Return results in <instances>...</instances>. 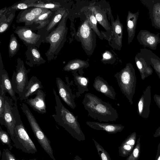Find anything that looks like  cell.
Instances as JSON below:
<instances>
[{
	"instance_id": "cell-8",
	"label": "cell",
	"mask_w": 160,
	"mask_h": 160,
	"mask_svg": "<svg viewBox=\"0 0 160 160\" xmlns=\"http://www.w3.org/2000/svg\"><path fill=\"white\" fill-rule=\"evenodd\" d=\"M14 32L27 47L30 46L39 48L43 42L41 36L33 32L28 27L25 26L17 27Z\"/></svg>"
},
{
	"instance_id": "cell-22",
	"label": "cell",
	"mask_w": 160,
	"mask_h": 160,
	"mask_svg": "<svg viewBox=\"0 0 160 160\" xmlns=\"http://www.w3.org/2000/svg\"><path fill=\"white\" fill-rule=\"evenodd\" d=\"M0 90L7 92L12 98L17 102V100L11 81L9 78L8 73L4 69L0 71Z\"/></svg>"
},
{
	"instance_id": "cell-39",
	"label": "cell",
	"mask_w": 160,
	"mask_h": 160,
	"mask_svg": "<svg viewBox=\"0 0 160 160\" xmlns=\"http://www.w3.org/2000/svg\"><path fill=\"white\" fill-rule=\"evenodd\" d=\"M6 92L0 90V123L2 125H4V98Z\"/></svg>"
},
{
	"instance_id": "cell-4",
	"label": "cell",
	"mask_w": 160,
	"mask_h": 160,
	"mask_svg": "<svg viewBox=\"0 0 160 160\" xmlns=\"http://www.w3.org/2000/svg\"><path fill=\"white\" fill-rule=\"evenodd\" d=\"M14 105L16 124L13 139L12 140L13 145L16 148L25 153L35 154L38 152L37 149L21 120L17 102H15Z\"/></svg>"
},
{
	"instance_id": "cell-34",
	"label": "cell",
	"mask_w": 160,
	"mask_h": 160,
	"mask_svg": "<svg viewBox=\"0 0 160 160\" xmlns=\"http://www.w3.org/2000/svg\"><path fill=\"white\" fill-rule=\"evenodd\" d=\"M20 45L16 37L13 33L11 36L8 46L9 54L10 57H12L18 52L19 48Z\"/></svg>"
},
{
	"instance_id": "cell-11",
	"label": "cell",
	"mask_w": 160,
	"mask_h": 160,
	"mask_svg": "<svg viewBox=\"0 0 160 160\" xmlns=\"http://www.w3.org/2000/svg\"><path fill=\"white\" fill-rule=\"evenodd\" d=\"M137 38L139 43L144 48L148 47L153 50H156L157 46L160 43V33L154 34L146 30H141L138 32Z\"/></svg>"
},
{
	"instance_id": "cell-16",
	"label": "cell",
	"mask_w": 160,
	"mask_h": 160,
	"mask_svg": "<svg viewBox=\"0 0 160 160\" xmlns=\"http://www.w3.org/2000/svg\"><path fill=\"white\" fill-rule=\"evenodd\" d=\"M112 34L110 42L113 48L120 50L122 47L123 26L117 15V19L112 21Z\"/></svg>"
},
{
	"instance_id": "cell-25",
	"label": "cell",
	"mask_w": 160,
	"mask_h": 160,
	"mask_svg": "<svg viewBox=\"0 0 160 160\" xmlns=\"http://www.w3.org/2000/svg\"><path fill=\"white\" fill-rule=\"evenodd\" d=\"M136 136V132H133L122 142L118 148L119 156L125 157L130 154L135 143Z\"/></svg>"
},
{
	"instance_id": "cell-17",
	"label": "cell",
	"mask_w": 160,
	"mask_h": 160,
	"mask_svg": "<svg viewBox=\"0 0 160 160\" xmlns=\"http://www.w3.org/2000/svg\"><path fill=\"white\" fill-rule=\"evenodd\" d=\"M66 12L64 7L61 8L56 11L49 23L39 30L37 34L41 36L43 40L56 27Z\"/></svg>"
},
{
	"instance_id": "cell-23",
	"label": "cell",
	"mask_w": 160,
	"mask_h": 160,
	"mask_svg": "<svg viewBox=\"0 0 160 160\" xmlns=\"http://www.w3.org/2000/svg\"><path fill=\"white\" fill-rule=\"evenodd\" d=\"M43 86L41 81L36 76H33L30 79L26 87L24 89L21 97V100H26L30 96L33 95L34 93L38 89H41Z\"/></svg>"
},
{
	"instance_id": "cell-41",
	"label": "cell",
	"mask_w": 160,
	"mask_h": 160,
	"mask_svg": "<svg viewBox=\"0 0 160 160\" xmlns=\"http://www.w3.org/2000/svg\"><path fill=\"white\" fill-rule=\"evenodd\" d=\"M28 9V10L37 17L46 12L48 9L38 7H31Z\"/></svg>"
},
{
	"instance_id": "cell-6",
	"label": "cell",
	"mask_w": 160,
	"mask_h": 160,
	"mask_svg": "<svg viewBox=\"0 0 160 160\" xmlns=\"http://www.w3.org/2000/svg\"><path fill=\"white\" fill-rule=\"evenodd\" d=\"M21 108L22 112L27 117L34 135L38 143L50 158L52 160H56L53 155L51 142L41 128L32 113L24 103L22 104Z\"/></svg>"
},
{
	"instance_id": "cell-28",
	"label": "cell",
	"mask_w": 160,
	"mask_h": 160,
	"mask_svg": "<svg viewBox=\"0 0 160 160\" xmlns=\"http://www.w3.org/2000/svg\"><path fill=\"white\" fill-rule=\"evenodd\" d=\"M89 63L86 61L79 59H75L69 61L63 67L64 70L66 71L75 72L87 68Z\"/></svg>"
},
{
	"instance_id": "cell-48",
	"label": "cell",
	"mask_w": 160,
	"mask_h": 160,
	"mask_svg": "<svg viewBox=\"0 0 160 160\" xmlns=\"http://www.w3.org/2000/svg\"><path fill=\"white\" fill-rule=\"evenodd\" d=\"M157 74L158 76L159 79H160V74H158V73H157Z\"/></svg>"
},
{
	"instance_id": "cell-42",
	"label": "cell",
	"mask_w": 160,
	"mask_h": 160,
	"mask_svg": "<svg viewBox=\"0 0 160 160\" xmlns=\"http://www.w3.org/2000/svg\"><path fill=\"white\" fill-rule=\"evenodd\" d=\"M113 58L112 53L108 51L105 52L102 55V61L104 62H108L111 60Z\"/></svg>"
},
{
	"instance_id": "cell-31",
	"label": "cell",
	"mask_w": 160,
	"mask_h": 160,
	"mask_svg": "<svg viewBox=\"0 0 160 160\" xmlns=\"http://www.w3.org/2000/svg\"><path fill=\"white\" fill-rule=\"evenodd\" d=\"M9 10L10 12L8 16H6L5 12L0 17V34L3 33L8 29L14 18L16 11L10 9Z\"/></svg>"
},
{
	"instance_id": "cell-5",
	"label": "cell",
	"mask_w": 160,
	"mask_h": 160,
	"mask_svg": "<svg viewBox=\"0 0 160 160\" xmlns=\"http://www.w3.org/2000/svg\"><path fill=\"white\" fill-rule=\"evenodd\" d=\"M121 91L131 105L133 103V98L135 93L136 77L134 68L130 63L114 75Z\"/></svg>"
},
{
	"instance_id": "cell-40",
	"label": "cell",
	"mask_w": 160,
	"mask_h": 160,
	"mask_svg": "<svg viewBox=\"0 0 160 160\" xmlns=\"http://www.w3.org/2000/svg\"><path fill=\"white\" fill-rule=\"evenodd\" d=\"M1 158V160H18L14 155L8 148L3 149Z\"/></svg>"
},
{
	"instance_id": "cell-46",
	"label": "cell",
	"mask_w": 160,
	"mask_h": 160,
	"mask_svg": "<svg viewBox=\"0 0 160 160\" xmlns=\"http://www.w3.org/2000/svg\"><path fill=\"white\" fill-rule=\"evenodd\" d=\"M156 134L160 135V126L157 129L156 132Z\"/></svg>"
},
{
	"instance_id": "cell-44",
	"label": "cell",
	"mask_w": 160,
	"mask_h": 160,
	"mask_svg": "<svg viewBox=\"0 0 160 160\" xmlns=\"http://www.w3.org/2000/svg\"><path fill=\"white\" fill-rule=\"evenodd\" d=\"M7 8L5 7L2 9H1L0 10V17H2L6 12Z\"/></svg>"
},
{
	"instance_id": "cell-43",
	"label": "cell",
	"mask_w": 160,
	"mask_h": 160,
	"mask_svg": "<svg viewBox=\"0 0 160 160\" xmlns=\"http://www.w3.org/2000/svg\"><path fill=\"white\" fill-rule=\"evenodd\" d=\"M153 98L157 105L160 109V96L155 94L154 95Z\"/></svg>"
},
{
	"instance_id": "cell-49",
	"label": "cell",
	"mask_w": 160,
	"mask_h": 160,
	"mask_svg": "<svg viewBox=\"0 0 160 160\" xmlns=\"http://www.w3.org/2000/svg\"><path fill=\"white\" fill-rule=\"evenodd\" d=\"M158 160H160V157H159V158H158Z\"/></svg>"
},
{
	"instance_id": "cell-13",
	"label": "cell",
	"mask_w": 160,
	"mask_h": 160,
	"mask_svg": "<svg viewBox=\"0 0 160 160\" xmlns=\"http://www.w3.org/2000/svg\"><path fill=\"white\" fill-rule=\"evenodd\" d=\"M151 99V86L149 85L143 92L137 103L138 113L144 119H148L149 117Z\"/></svg>"
},
{
	"instance_id": "cell-37",
	"label": "cell",
	"mask_w": 160,
	"mask_h": 160,
	"mask_svg": "<svg viewBox=\"0 0 160 160\" xmlns=\"http://www.w3.org/2000/svg\"><path fill=\"white\" fill-rule=\"evenodd\" d=\"M37 0H25L22 2H18L14 4L9 7L10 9L14 10L15 11L20 10H25L30 8V5L32 3L36 2Z\"/></svg>"
},
{
	"instance_id": "cell-38",
	"label": "cell",
	"mask_w": 160,
	"mask_h": 160,
	"mask_svg": "<svg viewBox=\"0 0 160 160\" xmlns=\"http://www.w3.org/2000/svg\"><path fill=\"white\" fill-rule=\"evenodd\" d=\"M93 141L101 160H112L108 152L94 139Z\"/></svg>"
},
{
	"instance_id": "cell-19",
	"label": "cell",
	"mask_w": 160,
	"mask_h": 160,
	"mask_svg": "<svg viewBox=\"0 0 160 160\" xmlns=\"http://www.w3.org/2000/svg\"><path fill=\"white\" fill-rule=\"evenodd\" d=\"M86 124L90 128L98 130H103L109 134H115L121 132L124 127L121 124L87 121Z\"/></svg>"
},
{
	"instance_id": "cell-21",
	"label": "cell",
	"mask_w": 160,
	"mask_h": 160,
	"mask_svg": "<svg viewBox=\"0 0 160 160\" xmlns=\"http://www.w3.org/2000/svg\"><path fill=\"white\" fill-rule=\"evenodd\" d=\"M139 15V11L132 13L128 11L127 17V29L128 34V43L130 44L134 37L137 24Z\"/></svg>"
},
{
	"instance_id": "cell-2",
	"label": "cell",
	"mask_w": 160,
	"mask_h": 160,
	"mask_svg": "<svg viewBox=\"0 0 160 160\" xmlns=\"http://www.w3.org/2000/svg\"><path fill=\"white\" fill-rule=\"evenodd\" d=\"M53 92L56 105L55 107V113L52 115V116L55 121L75 139L79 141L85 140L84 134L78 120V116L75 115L63 105L54 89Z\"/></svg>"
},
{
	"instance_id": "cell-47",
	"label": "cell",
	"mask_w": 160,
	"mask_h": 160,
	"mask_svg": "<svg viewBox=\"0 0 160 160\" xmlns=\"http://www.w3.org/2000/svg\"><path fill=\"white\" fill-rule=\"evenodd\" d=\"M37 160L36 159L34 158V159H29V160H25V159H22L21 160Z\"/></svg>"
},
{
	"instance_id": "cell-27",
	"label": "cell",
	"mask_w": 160,
	"mask_h": 160,
	"mask_svg": "<svg viewBox=\"0 0 160 160\" xmlns=\"http://www.w3.org/2000/svg\"><path fill=\"white\" fill-rule=\"evenodd\" d=\"M28 47L26 55L27 58H32L29 60L31 63L34 65H39L46 62L42 57L37 47L32 46H28Z\"/></svg>"
},
{
	"instance_id": "cell-26",
	"label": "cell",
	"mask_w": 160,
	"mask_h": 160,
	"mask_svg": "<svg viewBox=\"0 0 160 160\" xmlns=\"http://www.w3.org/2000/svg\"><path fill=\"white\" fill-rule=\"evenodd\" d=\"M72 72L74 82L78 90V92H76V95L78 97H79L85 92L88 91V86L89 83V79L88 78L83 76L82 74L79 75L76 71Z\"/></svg>"
},
{
	"instance_id": "cell-3",
	"label": "cell",
	"mask_w": 160,
	"mask_h": 160,
	"mask_svg": "<svg viewBox=\"0 0 160 160\" xmlns=\"http://www.w3.org/2000/svg\"><path fill=\"white\" fill-rule=\"evenodd\" d=\"M68 15L66 12L56 27L43 39V42L49 43L50 45L45 53L49 61L55 59L66 41L68 30L66 25Z\"/></svg>"
},
{
	"instance_id": "cell-1",
	"label": "cell",
	"mask_w": 160,
	"mask_h": 160,
	"mask_svg": "<svg viewBox=\"0 0 160 160\" xmlns=\"http://www.w3.org/2000/svg\"><path fill=\"white\" fill-rule=\"evenodd\" d=\"M82 103L88 112V116L100 122L115 121L118 118L116 109L93 94L86 93Z\"/></svg>"
},
{
	"instance_id": "cell-12",
	"label": "cell",
	"mask_w": 160,
	"mask_h": 160,
	"mask_svg": "<svg viewBox=\"0 0 160 160\" xmlns=\"http://www.w3.org/2000/svg\"><path fill=\"white\" fill-rule=\"evenodd\" d=\"M148 9L152 27L160 30V0H140Z\"/></svg>"
},
{
	"instance_id": "cell-14",
	"label": "cell",
	"mask_w": 160,
	"mask_h": 160,
	"mask_svg": "<svg viewBox=\"0 0 160 160\" xmlns=\"http://www.w3.org/2000/svg\"><path fill=\"white\" fill-rule=\"evenodd\" d=\"M56 84L59 94L63 101L71 108L74 109L76 107L75 102V96L71 89L60 78H57Z\"/></svg>"
},
{
	"instance_id": "cell-15",
	"label": "cell",
	"mask_w": 160,
	"mask_h": 160,
	"mask_svg": "<svg viewBox=\"0 0 160 160\" xmlns=\"http://www.w3.org/2000/svg\"><path fill=\"white\" fill-rule=\"evenodd\" d=\"M34 94H35L36 96L33 98L27 99V103L38 113H45L46 112L45 93L41 89H38L34 93Z\"/></svg>"
},
{
	"instance_id": "cell-24",
	"label": "cell",
	"mask_w": 160,
	"mask_h": 160,
	"mask_svg": "<svg viewBox=\"0 0 160 160\" xmlns=\"http://www.w3.org/2000/svg\"><path fill=\"white\" fill-rule=\"evenodd\" d=\"M140 52L156 73L160 74V58L151 50L146 48L140 49Z\"/></svg>"
},
{
	"instance_id": "cell-32",
	"label": "cell",
	"mask_w": 160,
	"mask_h": 160,
	"mask_svg": "<svg viewBox=\"0 0 160 160\" xmlns=\"http://www.w3.org/2000/svg\"><path fill=\"white\" fill-rule=\"evenodd\" d=\"M91 11L93 12L97 21L106 30H109L110 28L105 14L94 7L91 8Z\"/></svg>"
},
{
	"instance_id": "cell-7",
	"label": "cell",
	"mask_w": 160,
	"mask_h": 160,
	"mask_svg": "<svg viewBox=\"0 0 160 160\" xmlns=\"http://www.w3.org/2000/svg\"><path fill=\"white\" fill-rule=\"evenodd\" d=\"M28 71L23 62L20 58L17 59L16 72L13 71L11 80L14 92L18 94L19 98L28 85Z\"/></svg>"
},
{
	"instance_id": "cell-20",
	"label": "cell",
	"mask_w": 160,
	"mask_h": 160,
	"mask_svg": "<svg viewBox=\"0 0 160 160\" xmlns=\"http://www.w3.org/2000/svg\"><path fill=\"white\" fill-rule=\"evenodd\" d=\"M134 59L142 80H144L152 74L153 71L152 67L148 63L140 52L137 53Z\"/></svg>"
},
{
	"instance_id": "cell-35",
	"label": "cell",
	"mask_w": 160,
	"mask_h": 160,
	"mask_svg": "<svg viewBox=\"0 0 160 160\" xmlns=\"http://www.w3.org/2000/svg\"><path fill=\"white\" fill-rule=\"evenodd\" d=\"M86 18L88 19L89 25L92 30L96 33L98 36L101 39H102L103 36L100 32L97 26V21L91 11V13H87Z\"/></svg>"
},
{
	"instance_id": "cell-30",
	"label": "cell",
	"mask_w": 160,
	"mask_h": 160,
	"mask_svg": "<svg viewBox=\"0 0 160 160\" xmlns=\"http://www.w3.org/2000/svg\"><path fill=\"white\" fill-rule=\"evenodd\" d=\"M30 8L38 7L47 9L52 11H56L60 8L63 7L60 2L55 1L52 2H45L42 1H37L36 2L31 3Z\"/></svg>"
},
{
	"instance_id": "cell-9",
	"label": "cell",
	"mask_w": 160,
	"mask_h": 160,
	"mask_svg": "<svg viewBox=\"0 0 160 160\" xmlns=\"http://www.w3.org/2000/svg\"><path fill=\"white\" fill-rule=\"evenodd\" d=\"M12 100L5 96L4 106V126L7 128L12 140L13 139L14 131L16 124L14 107Z\"/></svg>"
},
{
	"instance_id": "cell-29",
	"label": "cell",
	"mask_w": 160,
	"mask_h": 160,
	"mask_svg": "<svg viewBox=\"0 0 160 160\" xmlns=\"http://www.w3.org/2000/svg\"><path fill=\"white\" fill-rule=\"evenodd\" d=\"M37 18L28 9L22 10L17 17L16 22L18 23L24 22L25 27L31 25L34 23Z\"/></svg>"
},
{
	"instance_id": "cell-18",
	"label": "cell",
	"mask_w": 160,
	"mask_h": 160,
	"mask_svg": "<svg viewBox=\"0 0 160 160\" xmlns=\"http://www.w3.org/2000/svg\"><path fill=\"white\" fill-rule=\"evenodd\" d=\"M93 86L98 92L113 100L116 99V93L114 88L102 78L97 76L95 78Z\"/></svg>"
},
{
	"instance_id": "cell-45",
	"label": "cell",
	"mask_w": 160,
	"mask_h": 160,
	"mask_svg": "<svg viewBox=\"0 0 160 160\" xmlns=\"http://www.w3.org/2000/svg\"><path fill=\"white\" fill-rule=\"evenodd\" d=\"M73 160H82V159L78 155H76L74 157Z\"/></svg>"
},
{
	"instance_id": "cell-10",
	"label": "cell",
	"mask_w": 160,
	"mask_h": 160,
	"mask_svg": "<svg viewBox=\"0 0 160 160\" xmlns=\"http://www.w3.org/2000/svg\"><path fill=\"white\" fill-rule=\"evenodd\" d=\"M92 30L86 18L79 28L77 33L84 49L88 51H91L94 48Z\"/></svg>"
},
{
	"instance_id": "cell-36",
	"label": "cell",
	"mask_w": 160,
	"mask_h": 160,
	"mask_svg": "<svg viewBox=\"0 0 160 160\" xmlns=\"http://www.w3.org/2000/svg\"><path fill=\"white\" fill-rule=\"evenodd\" d=\"M8 132L3 130L0 126V140L3 145L8 146L9 149L11 151L13 148L11 142V139L9 137Z\"/></svg>"
},
{
	"instance_id": "cell-33",
	"label": "cell",
	"mask_w": 160,
	"mask_h": 160,
	"mask_svg": "<svg viewBox=\"0 0 160 160\" xmlns=\"http://www.w3.org/2000/svg\"><path fill=\"white\" fill-rule=\"evenodd\" d=\"M53 13L52 11L49 10L46 12L37 17L34 23L39 24V25L36 27L38 29H41L49 23L50 22V18Z\"/></svg>"
}]
</instances>
